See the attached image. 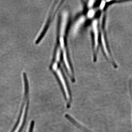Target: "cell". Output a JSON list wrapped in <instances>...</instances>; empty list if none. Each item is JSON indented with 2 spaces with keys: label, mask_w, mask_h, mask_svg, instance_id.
I'll return each instance as SVG.
<instances>
[{
  "label": "cell",
  "mask_w": 132,
  "mask_h": 132,
  "mask_svg": "<svg viewBox=\"0 0 132 132\" xmlns=\"http://www.w3.org/2000/svg\"><path fill=\"white\" fill-rule=\"evenodd\" d=\"M61 57V52L59 48H56L55 51L53 60L52 62L51 67L52 71L56 75L59 82L61 85L62 88L64 92V95L68 102H70L71 100L70 90L64 74L60 67V62Z\"/></svg>",
  "instance_id": "cell-3"
},
{
  "label": "cell",
  "mask_w": 132,
  "mask_h": 132,
  "mask_svg": "<svg viewBox=\"0 0 132 132\" xmlns=\"http://www.w3.org/2000/svg\"><path fill=\"white\" fill-rule=\"evenodd\" d=\"M60 3H58L57 6L56 7L54 8L53 9L51 10H50V12L49 13V15H48V18L47 20V21L43 26V28L42 29V30H41V31L40 32L39 35H38V37L36 38V40H35V43L36 44H38L40 42L41 40H42L43 38L45 36L46 32L47 31L48 28L50 23H51V21L52 20L53 18L54 17V15L55 14V12H57V8L59 6Z\"/></svg>",
  "instance_id": "cell-5"
},
{
  "label": "cell",
  "mask_w": 132,
  "mask_h": 132,
  "mask_svg": "<svg viewBox=\"0 0 132 132\" xmlns=\"http://www.w3.org/2000/svg\"><path fill=\"white\" fill-rule=\"evenodd\" d=\"M93 32V59L95 61L97 59L98 46L99 32L98 21L94 20L92 23Z\"/></svg>",
  "instance_id": "cell-4"
},
{
  "label": "cell",
  "mask_w": 132,
  "mask_h": 132,
  "mask_svg": "<svg viewBox=\"0 0 132 132\" xmlns=\"http://www.w3.org/2000/svg\"><path fill=\"white\" fill-rule=\"evenodd\" d=\"M22 76L24 82V98L18 120L11 132H21L26 124L27 116L29 104L28 79L27 74H23Z\"/></svg>",
  "instance_id": "cell-2"
},
{
  "label": "cell",
  "mask_w": 132,
  "mask_h": 132,
  "mask_svg": "<svg viewBox=\"0 0 132 132\" xmlns=\"http://www.w3.org/2000/svg\"><path fill=\"white\" fill-rule=\"evenodd\" d=\"M131 92L132 94V85H131Z\"/></svg>",
  "instance_id": "cell-8"
},
{
  "label": "cell",
  "mask_w": 132,
  "mask_h": 132,
  "mask_svg": "<svg viewBox=\"0 0 132 132\" xmlns=\"http://www.w3.org/2000/svg\"><path fill=\"white\" fill-rule=\"evenodd\" d=\"M94 14V11L93 10H89L87 13V16L89 18H92Z\"/></svg>",
  "instance_id": "cell-7"
},
{
  "label": "cell",
  "mask_w": 132,
  "mask_h": 132,
  "mask_svg": "<svg viewBox=\"0 0 132 132\" xmlns=\"http://www.w3.org/2000/svg\"><path fill=\"white\" fill-rule=\"evenodd\" d=\"M85 18L84 16H80L79 19L76 22L74 26L73 29V33L74 34H76L77 33L79 29L80 28L82 24L85 22Z\"/></svg>",
  "instance_id": "cell-6"
},
{
  "label": "cell",
  "mask_w": 132,
  "mask_h": 132,
  "mask_svg": "<svg viewBox=\"0 0 132 132\" xmlns=\"http://www.w3.org/2000/svg\"><path fill=\"white\" fill-rule=\"evenodd\" d=\"M69 14L68 12L65 10L62 12L61 18L59 33V46L61 52L63 61L66 71L69 78L74 81V74L71 65L66 43V32L68 25Z\"/></svg>",
  "instance_id": "cell-1"
}]
</instances>
